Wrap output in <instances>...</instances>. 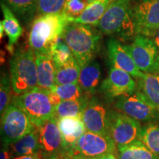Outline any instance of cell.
<instances>
[{
	"label": "cell",
	"mask_w": 159,
	"mask_h": 159,
	"mask_svg": "<svg viewBox=\"0 0 159 159\" xmlns=\"http://www.w3.org/2000/svg\"><path fill=\"white\" fill-rule=\"evenodd\" d=\"M69 23V18L62 13L36 16L31 24L29 46L35 52L50 55L52 46L62 39Z\"/></svg>",
	"instance_id": "obj_1"
},
{
	"label": "cell",
	"mask_w": 159,
	"mask_h": 159,
	"mask_svg": "<svg viewBox=\"0 0 159 159\" xmlns=\"http://www.w3.org/2000/svg\"><path fill=\"white\" fill-rule=\"evenodd\" d=\"M101 32L90 25L69 23L62 35L80 68L94 61L99 50Z\"/></svg>",
	"instance_id": "obj_2"
},
{
	"label": "cell",
	"mask_w": 159,
	"mask_h": 159,
	"mask_svg": "<svg viewBox=\"0 0 159 159\" xmlns=\"http://www.w3.org/2000/svg\"><path fill=\"white\" fill-rule=\"evenodd\" d=\"M131 0H112L97 27L102 33L124 41L135 38Z\"/></svg>",
	"instance_id": "obj_3"
},
{
	"label": "cell",
	"mask_w": 159,
	"mask_h": 159,
	"mask_svg": "<svg viewBox=\"0 0 159 159\" xmlns=\"http://www.w3.org/2000/svg\"><path fill=\"white\" fill-rule=\"evenodd\" d=\"M10 76L16 95L38 86L35 53L30 47H19L10 60Z\"/></svg>",
	"instance_id": "obj_4"
},
{
	"label": "cell",
	"mask_w": 159,
	"mask_h": 159,
	"mask_svg": "<svg viewBox=\"0 0 159 159\" xmlns=\"http://www.w3.org/2000/svg\"><path fill=\"white\" fill-rule=\"evenodd\" d=\"M51 90L35 87L24 94L16 95L11 103L16 105L27 114L35 128L55 117V106L51 98Z\"/></svg>",
	"instance_id": "obj_5"
},
{
	"label": "cell",
	"mask_w": 159,
	"mask_h": 159,
	"mask_svg": "<svg viewBox=\"0 0 159 159\" xmlns=\"http://www.w3.org/2000/svg\"><path fill=\"white\" fill-rule=\"evenodd\" d=\"M116 144L110 136L85 131L71 147L70 159H90L106 154H116Z\"/></svg>",
	"instance_id": "obj_6"
},
{
	"label": "cell",
	"mask_w": 159,
	"mask_h": 159,
	"mask_svg": "<svg viewBox=\"0 0 159 159\" xmlns=\"http://www.w3.org/2000/svg\"><path fill=\"white\" fill-rule=\"evenodd\" d=\"M35 128L24 111L10 104L1 115V139L3 145L9 146Z\"/></svg>",
	"instance_id": "obj_7"
},
{
	"label": "cell",
	"mask_w": 159,
	"mask_h": 159,
	"mask_svg": "<svg viewBox=\"0 0 159 159\" xmlns=\"http://www.w3.org/2000/svg\"><path fill=\"white\" fill-rule=\"evenodd\" d=\"M119 112L128 115L140 122L159 121V111L148 102L140 91L118 97L114 105Z\"/></svg>",
	"instance_id": "obj_8"
},
{
	"label": "cell",
	"mask_w": 159,
	"mask_h": 159,
	"mask_svg": "<svg viewBox=\"0 0 159 159\" xmlns=\"http://www.w3.org/2000/svg\"><path fill=\"white\" fill-rule=\"evenodd\" d=\"M131 12L136 35L152 39L159 30V0H139Z\"/></svg>",
	"instance_id": "obj_9"
},
{
	"label": "cell",
	"mask_w": 159,
	"mask_h": 159,
	"mask_svg": "<svg viewBox=\"0 0 159 159\" xmlns=\"http://www.w3.org/2000/svg\"><path fill=\"white\" fill-rule=\"evenodd\" d=\"M41 159L69 158L68 150L60 132L57 119L53 117L39 128Z\"/></svg>",
	"instance_id": "obj_10"
},
{
	"label": "cell",
	"mask_w": 159,
	"mask_h": 159,
	"mask_svg": "<svg viewBox=\"0 0 159 159\" xmlns=\"http://www.w3.org/2000/svg\"><path fill=\"white\" fill-rule=\"evenodd\" d=\"M142 130L140 122L119 111H112L109 136L117 149L140 140Z\"/></svg>",
	"instance_id": "obj_11"
},
{
	"label": "cell",
	"mask_w": 159,
	"mask_h": 159,
	"mask_svg": "<svg viewBox=\"0 0 159 159\" xmlns=\"http://www.w3.org/2000/svg\"><path fill=\"white\" fill-rule=\"evenodd\" d=\"M111 113L98 98L90 97L82 115L86 131L109 136Z\"/></svg>",
	"instance_id": "obj_12"
},
{
	"label": "cell",
	"mask_w": 159,
	"mask_h": 159,
	"mask_svg": "<svg viewBox=\"0 0 159 159\" xmlns=\"http://www.w3.org/2000/svg\"><path fill=\"white\" fill-rule=\"evenodd\" d=\"M131 56L140 71L153 73L159 50L150 38L136 35L130 45H127Z\"/></svg>",
	"instance_id": "obj_13"
},
{
	"label": "cell",
	"mask_w": 159,
	"mask_h": 159,
	"mask_svg": "<svg viewBox=\"0 0 159 159\" xmlns=\"http://www.w3.org/2000/svg\"><path fill=\"white\" fill-rule=\"evenodd\" d=\"M137 89L138 85L134 77L126 71L113 66H111L108 76L100 86V91L108 99L131 94Z\"/></svg>",
	"instance_id": "obj_14"
},
{
	"label": "cell",
	"mask_w": 159,
	"mask_h": 159,
	"mask_svg": "<svg viewBox=\"0 0 159 159\" xmlns=\"http://www.w3.org/2000/svg\"><path fill=\"white\" fill-rule=\"evenodd\" d=\"M106 47L111 66L122 69L137 80L143 77L144 73L138 68L127 45L122 44L118 39L111 38L107 41Z\"/></svg>",
	"instance_id": "obj_15"
},
{
	"label": "cell",
	"mask_w": 159,
	"mask_h": 159,
	"mask_svg": "<svg viewBox=\"0 0 159 159\" xmlns=\"http://www.w3.org/2000/svg\"><path fill=\"white\" fill-rule=\"evenodd\" d=\"M57 122L69 155L71 147L86 131V129L82 119L76 117H63L57 119Z\"/></svg>",
	"instance_id": "obj_16"
},
{
	"label": "cell",
	"mask_w": 159,
	"mask_h": 159,
	"mask_svg": "<svg viewBox=\"0 0 159 159\" xmlns=\"http://www.w3.org/2000/svg\"><path fill=\"white\" fill-rule=\"evenodd\" d=\"M35 53L37 66L38 86L41 89L51 90L55 85V66L51 55Z\"/></svg>",
	"instance_id": "obj_17"
},
{
	"label": "cell",
	"mask_w": 159,
	"mask_h": 159,
	"mask_svg": "<svg viewBox=\"0 0 159 159\" xmlns=\"http://www.w3.org/2000/svg\"><path fill=\"white\" fill-rule=\"evenodd\" d=\"M1 8L4 16V19L1 21V23L3 25L4 32L8 38L7 48L9 52L13 55L15 52L13 45L17 43L19 38L22 35L23 28L20 25L19 20L7 6L1 3Z\"/></svg>",
	"instance_id": "obj_18"
},
{
	"label": "cell",
	"mask_w": 159,
	"mask_h": 159,
	"mask_svg": "<svg viewBox=\"0 0 159 159\" xmlns=\"http://www.w3.org/2000/svg\"><path fill=\"white\" fill-rule=\"evenodd\" d=\"M24 25L32 24L37 13V0H1Z\"/></svg>",
	"instance_id": "obj_19"
},
{
	"label": "cell",
	"mask_w": 159,
	"mask_h": 159,
	"mask_svg": "<svg viewBox=\"0 0 159 159\" xmlns=\"http://www.w3.org/2000/svg\"><path fill=\"white\" fill-rule=\"evenodd\" d=\"M100 79V65L97 61H93L80 68L77 83L85 94H93L97 91Z\"/></svg>",
	"instance_id": "obj_20"
},
{
	"label": "cell",
	"mask_w": 159,
	"mask_h": 159,
	"mask_svg": "<svg viewBox=\"0 0 159 159\" xmlns=\"http://www.w3.org/2000/svg\"><path fill=\"white\" fill-rule=\"evenodd\" d=\"M112 0H96L89 4L81 15L69 20L70 23L82 24L97 27L100 19L108 9Z\"/></svg>",
	"instance_id": "obj_21"
},
{
	"label": "cell",
	"mask_w": 159,
	"mask_h": 159,
	"mask_svg": "<svg viewBox=\"0 0 159 159\" xmlns=\"http://www.w3.org/2000/svg\"><path fill=\"white\" fill-rule=\"evenodd\" d=\"M13 158L22 156L39 154L40 142L39 128H35L16 142L9 145Z\"/></svg>",
	"instance_id": "obj_22"
},
{
	"label": "cell",
	"mask_w": 159,
	"mask_h": 159,
	"mask_svg": "<svg viewBox=\"0 0 159 159\" xmlns=\"http://www.w3.org/2000/svg\"><path fill=\"white\" fill-rule=\"evenodd\" d=\"M138 90L145 98L159 111V74L144 73L142 77L138 79Z\"/></svg>",
	"instance_id": "obj_23"
},
{
	"label": "cell",
	"mask_w": 159,
	"mask_h": 159,
	"mask_svg": "<svg viewBox=\"0 0 159 159\" xmlns=\"http://www.w3.org/2000/svg\"><path fill=\"white\" fill-rule=\"evenodd\" d=\"M90 97L85 94L80 98L73 100L61 101L55 108V118L76 117L82 119L83 111L86 107Z\"/></svg>",
	"instance_id": "obj_24"
},
{
	"label": "cell",
	"mask_w": 159,
	"mask_h": 159,
	"mask_svg": "<svg viewBox=\"0 0 159 159\" xmlns=\"http://www.w3.org/2000/svg\"><path fill=\"white\" fill-rule=\"evenodd\" d=\"M80 71V67L74 55L62 66L56 68L55 71V85L77 83Z\"/></svg>",
	"instance_id": "obj_25"
},
{
	"label": "cell",
	"mask_w": 159,
	"mask_h": 159,
	"mask_svg": "<svg viewBox=\"0 0 159 159\" xmlns=\"http://www.w3.org/2000/svg\"><path fill=\"white\" fill-rule=\"evenodd\" d=\"M118 159H159L140 140L117 149Z\"/></svg>",
	"instance_id": "obj_26"
},
{
	"label": "cell",
	"mask_w": 159,
	"mask_h": 159,
	"mask_svg": "<svg viewBox=\"0 0 159 159\" xmlns=\"http://www.w3.org/2000/svg\"><path fill=\"white\" fill-rule=\"evenodd\" d=\"M140 141L151 152L159 156V122L146 123L142 126Z\"/></svg>",
	"instance_id": "obj_27"
},
{
	"label": "cell",
	"mask_w": 159,
	"mask_h": 159,
	"mask_svg": "<svg viewBox=\"0 0 159 159\" xmlns=\"http://www.w3.org/2000/svg\"><path fill=\"white\" fill-rule=\"evenodd\" d=\"M51 91L57 94L62 101L77 99L84 95V92L78 83L55 85Z\"/></svg>",
	"instance_id": "obj_28"
},
{
	"label": "cell",
	"mask_w": 159,
	"mask_h": 159,
	"mask_svg": "<svg viewBox=\"0 0 159 159\" xmlns=\"http://www.w3.org/2000/svg\"><path fill=\"white\" fill-rule=\"evenodd\" d=\"M70 48L62 39H59L52 46L50 55L55 66V69L62 66L72 55Z\"/></svg>",
	"instance_id": "obj_29"
},
{
	"label": "cell",
	"mask_w": 159,
	"mask_h": 159,
	"mask_svg": "<svg viewBox=\"0 0 159 159\" xmlns=\"http://www.w3.org/2000/svg\"><path fill=\"white\" fill-rule=\"evenodd\" d=\"M12 83L11 76L6 71H2L0 80V112L3 114L5 109L8 107L10 102H12Z\"/></svg>",
	"instance_id": "obj_30"
},
{
	"label": "cell",
	"mask_w": 159,
	"mask_h": 159,
	"mask_svg": "<svg viewBox=\"0 0 159 159\" xmlns=\"http://www.w3.org/2000/svg\"><path fill=\"white\" fill-rule=\"evenodd\" d=\"M65 2L66 0H37L36 16L61 13Z\"/></svg>",
	"instance_id": "obj_31"
},
{
	"label": "cell",
	"mask_w": 159,
	"mask_h": 159,
	"mask_svg": "<svg viewBox=\"0 0 159 159\" xmlns=\"http://www.w3.org/2000/svg\"><path fill=\"white\" fill-rule=\"evenodd\" d=\"M87 4L84 0H66L61 13L66 16L69 19L77 18L84 11Z\"/></svg>",
	"instance_id": "obj_32"
},
{
	"label": "cell",
	"mask_w": 159,
	"mask_h": 159,
	"mask_svg": "<svg viewBox=\"0 0 159 159\" xmlns=\"http://www.w3.org/2000/svg\"><path fill=\"white\" fill-rule=\"evenodd\" d=\"M13 155L11 150H10L9 146L7 145H3L2 146L1 152H0V159H13Z\"/></svg>",
	"instance_id": "obj_33"
},
{
	"label": "cell",
	"mask_w": 159,
	"mask_h": 159,
	"mask_svg": "<svg viewBox=\"0 0 159 159\" xmlns=\"http://www.w3.org/2000/svg\"><path fill=\"white\" fill-rule=\"evenodd\" d=\"M74 159H80V158H74ZM90 159H118V158H117L116 155H115L114 153H110V154H106V155H104V156H101L97 157V158H90Z\"/></svg>",
	"instance_id": "obj_34"
},
{
	"label": "cell",
	"mask_w": 159,
	"mask_h": 159,
	"mask_svg": "<svg viewBox=\"0 0 159 159\" xmlns=\"http://www.w3.org/2000/svg\"><path fill=\"white\" fill-rule=\"evenodd\" d=\"M13 159H41V156L39 154L30 155V156H18Z\"/></svg>",
	"instance_id": "obj_35"
},
{
	"label": "cell",
	"mask_w": 159,
	"mask_h": 159,
	"mask_svg": "<svg viewBox=\"0 0 159 159\" xmlns=\"http://www.w3.org/2000/svg\"><path fill=\"white\" fill-rule=\"evenodd\" d=\"M152 40H153V41L155 42V43H156L157 47L158 48V50H159V30H158V32L156 33V35H154V37L152 38Z\"/></svg>",
	"instance_id": "obj_36"
},
{
	"label": "cell",
	"mask_w": 159,
	"mask_h": 159,
	"mask_svg": "<svg viewBox=\"0 0 159 159\" xmlns=\"http://www.w3.org/2000/svg\"><path fill=\"white\" fill-rule=\"evenodd\" d=\"M153 73H158L159 74V53L158 57L156 58V64H155V68H154V71Z\"/></svg>",
	"instance_id": "obj_37"
},
{
	"label": "cell",
	"mask_w": 159,
	"mask_h": 159,
	"mask_svg": "<svg viewBox=\"0 0 159 159\" xmlns=\"http://www.w3.org/2000/svg\"><path fill=\"white\" fill-rule=\"evenodd\" d=\"M3 32H4V28H3V25L2 24H0V36H1V39H2V35H3Z\"/></svg>",
	"instance_id": "obj_38"
},
{
	"label": "cell",
	"mask_w": 159,
	"mask_h": 159,
	"mask_svg": "<svg viewBox=\"0 0 159 159\" xmlns=\"http://www.w3.org/2000/svg\"><path fill=\"white\" fill-rule=\"evenodd\" d=\"M84 1L89 5V4H91V2H93L96 1V0H84Z\"/></svg>",
	"instance_id": "obj_39"
},
{
	"label": "cell",
	"mask_w": 159,
	"mask_h": 159,
	"mask_svg": "<svg viewBox=\"0 0 159 159\" xmlns=\"http://www.w3.org/2000/svg\"><path fill=\"white\" fill-rule=\"evenodd\" d=\"M61 159H70V158H67V157H66V158H61Z\"/></svg>",
	"instance_id": "obj_40"
},
{
	"label": "cell",
	"mask_w": 159,
	"mask_h": 159,
	"mask_svg": "<svg viewBox=\"0 0 159 159\" xmlns=\"http://www.w3.org/2000/svg\"><path fill=\"white\" fill-rule=\"evenodd\" d=\"M137 1H139V0H137Z\"/></svg>",
	"instance_id": "obj_41"
}]
</instances>
